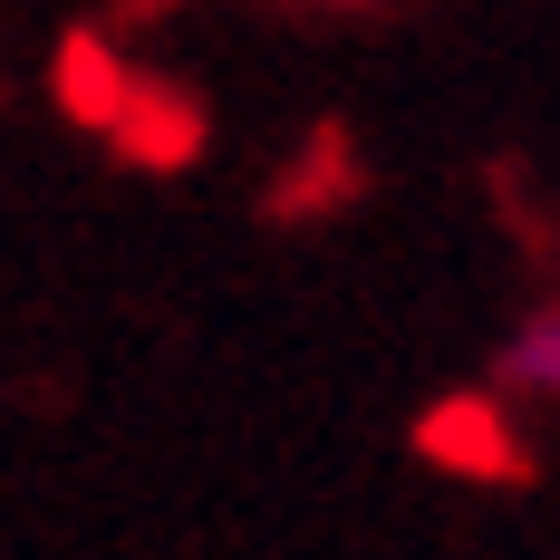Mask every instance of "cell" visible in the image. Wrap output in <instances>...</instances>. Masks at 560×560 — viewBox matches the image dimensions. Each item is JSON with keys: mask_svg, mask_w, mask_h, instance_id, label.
<instances>
[{"mask_svg": "<svg viewBox=\"0 0 560 560\" xmlns=\"http://www.w3.org/2000/svg\"><path fill=\"white\" fill-rule=\"evenodd\" d=\"M493 387H512V396H560V300H551V310H532V319L493 348Z\"/></svg>", "mask_w": 560, "mask_h": 560, "instance_id": "obj_4", "label": "cell"}, {"mask_svg": "<svg viewBox=\"0 0 560 560\" xmlns=\"http://www.w3.org/2000/svg\"><path fill=\"white\" fill-rule=\"evenodd\" d=\"M107 145L126 165H145V174H174V165L203 155V107L174 97V88H155V78H136V107H126V126H116Z\"/></svg>", "mask_w": 560, "mask_h": 560, "instance_id": "obj_3", "label": "cell"}, {"mask_svg": "<svg viewBox=\"0 0 560 560\" xmlns=\"http://www.w3.org/2000/svg\"><path fill=\"white\" fill-rule=\"evenodd\" d=\"M49 97L68 126H88V136H116L126 126V107H136V78H126V58L97 39V30H68L49 58Z\"/></svg>", "mask_w": 560, "mask_h": 560, "instance_id": "obj_2", "label": "cell"}, {"mask_svg": "<svg viewBox=\"0 0 560 560\" xmlns=\"http://www.w3.org/2000/svg\"><path fill=\"white\" fill-rule=\"evenodd\" d=\"M416 454L435 474H464V483H522V445H512L503 396H435L416 416Z\"/></svg>", "mask_w": 560, "mask_h": 560, "instance_id": "obj_1", "label": "cell"}]
</instances>
